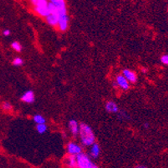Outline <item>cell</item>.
I'll return each instance as SVG.
<instances>
[{
    "mask_svg": "<svg viewBox=\"0 0 168 168\" xmlns=\"http://www.w3.org/2000/svg\"><path fill=\"white\" fill-rule=\"evenodd\" d=\"M79 135L80 136V141L82 145L84 146H90L95 143V136L93 130L87 124L81 123L80 125V132Z\"/></svg>",
    "mask_w": 168,
    "mask_h": 168,
    "instance_id": "obj_1",
    "label": "cell"
},
{
    "mask_svg": "<svg viewBox=\"0 0 168 168\" xmlns=\"http://www.w3.org/2000/svg\"><path fill=\"white\" fill-rule=\"evenodd\" d=\"M78 168H99L98 166L92 162L91 157L84 152L76 155Z\"/></svg>",
    "mask_w": 168,
    "mask_h": 168,
    "instance_id": "obj_2",
    "label": "cell"
},
{
    "mask_svg": "<svg viewBox=\"0 0 168 168\" xmlns=\"http://www.w3.org/2000/svg\"><path fill=\"white\" fill-rule=\"evenodd\" d=\"M66 150H67L69 155H74V156L80 155V153L83 152V149L80 145H78L77 143L73 142V141H70L67 144Z\"/></svg>",
    "mask_w": 168,
    "mask_h": 168,
    "instance_id": "obj_3",
    "label": "cell"
},
{
    "mask_svg": "<svg viewBox=\"0 0 168 168\" xmlns=\"http://www.w3.org/2000/svg\"><path fill=\"white\" fill-rule=\"evenodd\" d=\"M116 85L119 86L120 89H122L124 91H127L130 88V83L126 80V79L123 75L120 74L117 75L116 79Z\"/></svg>",
    "mask_w": 168,
    "mask_h": 168,
    "instance_id": "obj_4",
    "label": "cell"
},
{
    "mask_svg": "<svg viewBox=\"0 0 168 168\" xmlns=\"http://www.w3.org/2000/svg\"><path fill=\"white\" fill-rule=\"evenodd\" d=\"M69 21H70V19H69L68 14H65V15H63L59 19V23H58V28L59 29L62 31V32H65L67 30L69 26Z\"/></svg>",
    "mask_w": 168,
    "mask_h": 168,
    "instance_id": "obj_5",
    "label": "cell"
},
{
    "mask_svg": "<svg viewBox=\"0 0 168 168\" xmlns=\"http://www.w3.org/2000/svg\"><path fill=\"white\" fill-rule=\"evenodd\" d=\"M124 77L126 78V80L128 81L129 83H136L137 81V75L134 71L130 70H123V74Z\"/></svg>",
    "mask_w": 168,
    "mask_h": 168,
    "instance_id": "obj_6",
    "label": "cell"
},
{
    "mask_svg": "<svg viewBox=\"0 0 168 168\" xmlns=\"http://www.w3.org/2000/svg\"><path fill=\"white\" fill-rule=\"evenodd\" d=\"M34 10L37 14H39V16L41 17H47L50 14V11L48 9V5H45V6H40V7H34Z\"/></svg>",
    "mask_w": 168,
    "mask_h": 168,
    "instance_id": "obj_7",
    "label": "cell"
},
{
    "mask_svg": "<svg viewBox=\"0 0 168 168\" xmlns=\"http://www.w3.org/2000/svg\"><path fill=\"white\" fill-rule=\"evenodd\" d=\"M34 100H35V96H34V93L32 91H27L21 96V100L27 104L33 103Z\"/></svg>",
    "mask_w": 168,
    "mask_h": 168,
    "instance_id": "obj_8",
    "label": "cell"
},
{
    "mask_svg": "<svg viewBox=\"0 0 168 168\" xmlns=\"http://www.w3.org/2000/svg\"><path fill=\"white\" fill-rule=\"evenodd\" d=\"M69 128L74 136H78L80 132V124L75 120H70L69 121Z\"/></svg>",
    "mask_w": 168,
    "mask_h": 168,
    "instance_id": "obj_9",
    "label": "cell"
},
{
    "mask_svg": "<svg viewBox=\"0 0 168 168\" xmlns=\"http://www.w3.org/2000/svg\"><path fill=\"white\" fill-rule=\"evenodd\" d=\"M105 110L109 113H117L119 112V107L114 101H108L105 104Z\"/></svg>",
    "mask_w": 168,
    "mask_h": 168,
    "instance_id": "obj_10",
    "label": "cell"
},
{
    "mask_svg": "<svg viewBox=\"0 0 168 168\" xmlns=\"http://www.w3.org/2000/svg\"><path fill=\"white\" fill-rule=\"evenodd\" d=\"M100 153V147L99 144L97 143H94L93 145H91V150H90V155L92 158L96 159L99 157Z\"/></svg>",
    "mask_w": 168,
    "mask_h": 168,
    "instance_id": "obj_11",
    "label": "cell"
},
{
    "mask_svg": "<svg viewBox=\"0 0 168 168\" xmlns=\"http://www.w3.org/2000/svg\"><path fill=\"white\" fill-rule=\"evenodd\" d=\"M65 166L68 168H78L76 156L69 155L68 157L65 159Z\"/></svg>",
    "mask_w": 168,
    "mask_h": 168,
    "instance_id": "obj_12",
    "label": "cell"
},
{
    "mask_svg": "<svg viewBox=\"0 0 168 168\" xmlns=\"http://www.w3.org/2000/svg\"><path fill=\"white\" fill-rule=\"evenodd\" d=\"M47 23L51 26H58L59 23V16L55 13H50L47 18H46Z\"/></svg>",
    "mask_w": 168,
    "mask_h": 168,
    "instance_id": "obj_13",
    "label": "cell"
},
{
    "mask_svg": "<svg viewBox=\"0 0 168 168\" xmlns=\"http://www.w3.org/2000/svg\"><path fill=\"white\" fill-rule=\"evenodd\" d=\"M33 120L35 122L36 125H41V124H45V118L41 116V115H39V114H37V115H34V117H33Z\"/></svg>",
    "mask_w": 168,
    "mask_h": 168,
    "instance_id": "obj_14",
    "label": "cell"
},
{
    "mask_svg": "<svg viewBox=\"0 0 168 168\" xmlns=\"http://www.w3.org/2000/svg\"><path fill=\"white\" fill-rule=\"evenodd\" d=\"M31 3L34 7H40V6H45L48 5V2L46 0H32Z\"/></svg>",
    "mask_w": 168,
    "mask_h": 168,
    "instance_id": "obj_15",
    "label": "cell"
},
{
    "mask_svg": "<svg viewBox=\"0 0 168 168\" xmlns=\"http://www.w3.org/2000/svg\"><path fill=\"white\" fill-rule=\"evenodd\" d=\"M48 130V126L46 124H41V125H37L36 126V130L39 134H45Z\"/></svg>",
    "mask_w": 168,
    "mask_h": 168,
    "instance_id": "obj_16",
    "label": "cell"
},
{
    "mask_svg": "<svg viewBox=\"0 0 168 168\" xmlns=\"http://www.w3.org/2000/svg\"><path fill=\"white\" fill-rule=\"evenodd\" d=\"M11 47L13 48V50H15L17 52H20L22 50V45H20V42L18 41H14L11 44Z\"/></svg>",
    "mask_w": 168,
    "mask_h": 168,
    "instance_id": "obj_17",
    "label": "cell"
},
{
    "mask_svg": "<svg viewBox=\"0 0 168 168\" xmlns=\"http://www.w3.org/2000/svg\"><path fill=\"white\" fill-rule=\"evenodd\" d=\"M2 109H3L4 111H9V110H12V105L8 102V101H5L2 104Z\"/></svg>",
    "mask_w": 168,
    "mask_h": 168,
    "instance_id": "obj_18",
    "label": "cell"
},
{
    "mask_svg": "<svg viewBox=\"0 0 168 168\" xmlns=\"http://www.w3.org/2000/svg\"><path fill=\"white\" fill-rule=\"evenodd\" d=\"M23 60L21 58H20V57H16L13 60V65L14 66H21V65H23Z\"/></svg>",
    "mask_w": 168,
    "mask_h": 168,
    "instance_id": "obj_19",
    "label": "cell"
},
{
    "mask_svg": "<svg viewBox=\"0 0 168 168\" xmlns=\"http://www.w3.org/2000/svg\"><path fill=\"white\" fill-rule=\"evenodd\" d=\"M161 62L163 65H168V55H162V57H161Z\"/></svg>",
    "mask_w": 168,
    "mask_h": 168,
    "instance_id": "obj_20",
    "label": "cell"
},
{
    "mask_svg": "<svg viewBox=\"0 0 168 168\" xmlns=\"http://www.w3.org/2000/svg\"><path fill=\"white\" fill-rule=\"evenodd\" d=\"M119 118L120 119H128L129 116L125 111H120V112H119Z\"/></svg>",
    "mask_w": 168,
    "mask_h": 168,
    "instance_id": "obj_21",
    "label": "cell"
},
{
    "mask_svg": "<svg viewBox=\"0 0 168 168\" xmlns=\"http://www.w3.org/2000/svg\"><path fill=\"white\" fill-rule=\"evenodd\" d=\"M3 34L5 37H8V36H9L11 34V32H10L9 29H4L3 31Z\"/></svg>",
    "mask_w": 168,
    "mask_h": 168,
    "instance_id": "obj_22",
    "label": "cell"
},
{
    "mask_svg": "<svg viewBox=\"0 0 168 168\" xmlns=\"http://www.w3.org/2000/svg\"><path fill=\"white\" fill-rule=\"evenodd\" d=\"M136 168H147L146 166H142V165H139V166H137Z\"/></svg>",
    "mask_w": 168,
    "mask_h": 168,
    "instance_id": "obj_23",
    "label": "cell"
},
{
    "mask_svg": "<svg viewBox=\"0 0 168 168\" xmlns=\"http://www.w3.org/2000/svg\"><path fill=\"white\" fill-rule=\"evenodd\" d=\"M144 127H145V128H148L149 127V124L148 123H145V124H144Z\"/></svg>",
    "mask_w": 168,
    "mask_h": 168,
    "instance_id": "obj_24",
    "label": "cell"
},
{
    "mask_svg": "<svg viewBox=\"0 0 168 168\" xmlns=\"http://www.w3.org/2000/svg\"><path fill=\"white\" fill-rule=\"evenodd\" d=\"M142 71H143V73H146L147 70H146V69H142Z\"/></svg>",
    "mask_w": 168,
    "mask_h": 168,
    "instance_id": "obj_25",
    "label": "cell"
}]
</instances>
